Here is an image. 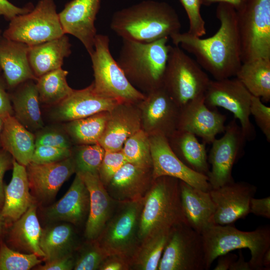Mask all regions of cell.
Segmentation results:
<instances>
[{
	"label": "cell",
	"mask_w": 270,
	"mask_h": 270,
	"mask_svg": "<svg viewBox=\"0 0 270 270\" xmlns=\"http://www.w3.org/2000/svg\"><path fill=\"white\" fill-rule=\"evenodd\" d=\"M64 32L54 0H40L30 12L10 21L2 35L32 46L58 38Z\"/></svg>",
	"instance_id": "30bf717a"
},
{
	"label": "cell",
	"mask_w": 270,
	"mask_h": 270,
	"mask_svg": "<svg viewBox=\"0 0 270 270\" xmlns=\"http://www.w3.org/2000/svg\"><path fill=\"white\" fill-rule=\"evenodd\" d=\"M187 224L180 200V180L162 176L154 179L144 200L138 228L140 242L150 234Z\"/></svg>",
	"instance_id": "277c9868"
},
{
	"label": "cell",
	"mask_w": 270,
	"mask_h": 270,
	"mask_svg": "<svg viewBox=\"0 0 270 270\" xmlns=\"http://www.w3.org/2000/svg\"><path fill=\"white\" fill-rule=\"evenodd\" d=\"M158 270H206L202 234L186 223L172 228Z\"/></svg>",
	"instance_id": "8fae6325"
},
{
	"label": "cell",
	"mask_w": 270,
	"mask_h": 270,
	"mask_svg": "<svg viewBox=\"0 0 270 270\" xmlns=\"http://www.w3.org/2000/svg\"><path fill=\"white\" fill-rule=\"evenodd\" d=\"M236 11L242 63L270 59V0H246Z\"/></svg>",
	"instance_id": "9c48e42d"
},
{
	"label": "cell",
	"mask_w": 270,
	"mask_h": 270,
	"mask_svg": "<svg viewBox=\"0 0 270 270\" xmlns=\"http://www.w3.org/2000/svg\"><path fill=\"white\" fill-rule=\"evenodd\" d=\"M75 256L70 254L50 261L45 262L44 264H40L34 268L36 270H74Z\"/></svg>",
	"instance_id": "7dc6e473"
},
{
	"label": "cell",
	"mask_w": 270,
	"mask_h": 270,
	"mask_svg": "<svg viewBox=\"0 0 270 270\" xmlns=\"http://www.w3.org/2000/svg\"><path fill=\"white\" fill-rule=\"evenodd\" d=\"M109 112H102L86 118L68 122L65 130L78 145L98 144L106 127Z\"/></svg>",
	"instance_id": "d590c367"
},
{
	"label": "cell",
	"mask_w": 270,
	"mask_h": 270,
	"mask_svg": "<svg viewBox=\"0 0 270 270\" xmlns=\"http://www.w3.org/2000/svg\"><path fill=\"white\" fill-rule=\"evenodd\" d=\"M171 229L158 231L142 240L130 260V269L158 270Z\"/></svg>",
	"instance_id": "e575fe53"
},
{
	"label": "cell",
	"mask_w": 270,
	"mask_h": 270,
	"mask_svg": "<svg viewBox=\"0 0 270 270\" xmlns=\"http://www.w3.org/2000/svg\"><path fill=\"white\" fill-rule=\"evenodd\" d=\"M72 44L66 34L43 43L30 46L28 58L37 78L62 68L64 58L72 53Z\"/></svg>",
	"instance_id": "f546056e"
},
{
	"label": "cell",
	"mask_w": 270,
	"mask_h": 270,
	"mask_svg": "<svg viewBox=\"0 0 270 270\" xmlns=\"http://www.w3.org/2000/svg\"><path fill=\"white\" fill-rule=\"evenodd\" d=\"M14 158L8 152L0 148V208L4 200V176L8 170L12 168Z\"/></svg>",
	"instance_id": "f907efd6"
},
{
	"label": "cell",
	"mask_w": 270,
	"mask_h": 270,
	"mask_svg": "<svg viewBox=\"0 0 270 270\" xmlns=\"http://www.w3.org/2000/svg\"><path fill=\"white\" fill-rule=\"evenodd\" d=\"M110 28L122 40L148 43L180 32L181 23L170 4L146 0L115 12Z\"/></svg>",
	"instance_id": "7a4b0ae2"
},
{
	"label": "cell",
	"mask_w": 270,
	"mask_h": 270,
	"mask_svg": "<svg viewBox=\"0 0 270 270\" xmlns=\"http://www.w3.org/2000/svg\"><path fill=\"white\" fill-rule=\"evenodd\" d=\"M4 124V118L0 117V135H1L2 130L3 129ZM0 148H1L0 142Z\"/></svg>",
	"instance_id": "91938a15"
},
{
	"label": "cell",
	"mask_w": 270,
	"mask_h": 270,
	"mask_svg": "<svg viewBox=\"0 0 270 270\" xmlns=\"http://www.w3.org/2000/svg\"><path fill=\"white\" fill-rule=\"evenodd\" d=\"M144 200L118 202V207L96 239L108 256H118L130 264L140 244L138 228Z\"/></svg>",
	"instance_id": "ba28073f"
},
{
	"label": "cell",
	"mask_w": 270,
	"mask_h": 270,
	"mask_svg": "<svg viewBox=\"0 0 270 270\" xmlns=\"http://www.w3.org/2000/svg\"><path fill=\"white\" fill-rule=\"evenodd\" d=\"M2 34V30L0 29V35ZM1 71H2V70H1V69H0V72Z\"/></svg>",
	"instance_id": "94428289"
},
{
	"label": "cell",
	"mask_w": 270,
	"mask_h": 270,
	"mask_svg": "<svg viewBox=\"0 0 270 270\" xmlns=\"http://www.w3.org/2000/svg\"><path fill=\"white\" fill-rule=\"evenodd\" d=\"M270 218V196L262 198H252L250 204V213Z\"/></svg>",
	"instance_id": "816d5d0a"
},
{
	"label": "cell",
	"mask_w": 270,
	"mask_h": 270,
	"mask_svg": "<svg viewBox=\"0 0 270 270\" xmlns=\"http://www.w3.org/2000/svg\"><path fill=\"white\" fill-rule=\"evenodd\" d=\"M75 256L74 270H96L108 256L96 240H87L78 247Z\"/></svg>",
	"instance_id": "60d3db41"
},
{
	"label": "cell",
	"mask_w": 270,
	"mask_h": 270,
	"mask_svg": "<svg viewBox=\"0 0 270 270\" xmlns=\"http://www.w3.org/2000/svg\"><path fill=\"white\" fill-rule=\"evenodd\" d=\"M234 118L226 126L224 136L211 144L208 156L210 169L208 174L211 188H216L234 180V165L244 154L246 139L240 126Z\"/></svg>",
	"instance_id": "4fadbf2b"
},
{
	"label": "cell",
	"mask_w": 270,
	"mask_h": 270,
	"mask_svg": "<svg viewBox=\"0 0 270 270\" xmlns=\"http://www.w3.org/2000/svg\"><path fill=\"white\" fill-rule=\"evenodd\" d=\"M216 14L220 26L212 36L202 38L180 32L170 38L174 46L192 54L215 80L235 77L242 64L236 11L231 5L220 2Z\"/></svg>",
	"instance_id": "6da1fadb"
},
{
	"label": "cell",
	"mask_w": 270,
	"mask_h": 270,
	"mask_svg": "<svg viewBox=\"0 0 270 270\" xmlns=\"http://www.w3.org/2000/svg\"><path fill=\"white\" fill-rule=\"evenodd\" d=\"M210 80L198 63L180 46L170 45L162 87L180 108L204 96Z\"/></svg>",
	"instance_id": "52a82bcc"
},
{
	"label": "cell",
	"mask_w": 270,
	"mask_h": 270,
	"mask_svg": "<svg viewBox=\"0 0 270 270\" xmlns=\"http://www.w3.org/2000/svg\"><path fill=\"white\" fill-rule=\"evenodd\" d=\"M262 264L264 270H270V248L264 254L262 260Z\"/></svg>",
	"instance_id": "680465c9"
},
{
	"label": "cell",
	"mask_w": 270,
	"mask_h": 270,
	"mask_svg": "<svg viewBox=\"0 0 270 270\" xmlns=\"http://www.w3.org/2000/svg\"><path fill=\"white\" fill-rule=\"evenodd\" d=\"M8 226V224L2 216L1 208H0V244L4 240L3 239L6 234Z\"/></svg>",
	"instance_id": "6f0895ef"
},
{
	"label": "cell",
	"mask_w": 270,
	"mask_h": 270,
	"mask_svg": "<svg viewBox=\"0 0 270 270\" xmlns=\"http://www.w3.org/2000/svg\"><path fill=\"white\" fill-rule=\"evenodd\" d=\"M78 174L84 180L90 194V207L84 230L86 240H96L115 208L114 201L107 192L98 174Z\"/></svg>",
	"instance_id": "cb8c5ba5"
},
{
	"label": "cell",
	"mask_w": 270,
	"mask_h": 270,
	"mask_svg": "<svg viewBox=\"0 0 270 270\" xmlns=\"http://www.w3.org/2000/svg\"><path fill=\"white\" fill-rule=\"evenodd\" d=\"M189 20L188 32L190 34L202 37L206 34L205 22L200 13L202 4L200 0H180Z\"/></svg>",
	"instance_id": "7bdbcfd3"
},
{
	"label": "cell",
	"mask_w": 270,
	"mask_h": 270,
	"mask_svg": "<svg viewBox=\"0 0 270 270\" xmlns=\"http://www.w3.org/2000/svg\"><path fill=\"white\" fill-rule=\"evenodd\" d=\"M171 148L191 170L208 176L210 168L206 144L200 143L194 134L176 130L168 138Z\"/></svg>",
	"instance_id": "1f68e13d"
},
{
	"label": "cell",
	"mask_w": 270,
	"mask_h": 270,
	"mask_svg": "<svg viewBox=\"0 0 270 270\" xmlns=\"http://www.w3.org/2000/svg\"><path fill=\"white\" fill-rule=\"evenodd\" d=\"M121 102L109 112L104 132L98 144L106 151L122 150L125 142L141 129L139 107Z\"/></svg>",
	"instance_id": "7402d4cb"
},
{
	"label": "cell",
	"mask_w": 270,
	"mask_h": 270,
	"mask_svg": "<svg viewBox=\"0 0 270 270\" xmlns=\"http://www.w3.org/2000/svg\"><path fill=\"white\" fill-rule=\"evenodd\" d=\"M140 103L141 128L148 136L160 134L168 138L178 130L180 108L162 86L148 92Z\"/></svg>",
	"instance_id": "9a60e30c"
},
{
	"label": "cell",
	"mask_w": 270,
	"mask_h": 270,
	"mask_svg": "<svg viewBox=\"0 0 270 270\" xmlns=\"http://www.w3.org/2000/svg\"><path fill=\"white\" fill-rule=\"evenodd\" d=\"M38 206L34 202L19 218L8 226L5 242L16 251L34 254L42 260L44 254L40 245L42 228L37 214Z\"/></svg>",
	"instance_id": "484cf974"
},
{
	"label": "cell",
	"mask_w": 270,
	"mask_h": 270,
	"mask_svg": "<svg viewBox=\"0 0 270 270\" xmlns=\"http://www.w3.org/2000/svg\"><path fill=\"white\" fill-rule=\"evenodd\" d=\"M120 103L98 93L92 83L84 88L74 90L67 98L55 106L52 116L58 121L70 122L110 112Z\"/></svg>",
	"instance_id": "ffe728a7"
},
{
	"label": "cell",
	"mask_w": 270,
	"mask_h": 270,
	"mask_svg": "<svg viewBox=\"0 0 270 270\" xmlns=\"http://www.w3.org/2000/svg\"><path fill=\"white\" fill-rule=\"evenodd\" d=\"M29 49L24 43L0 35V68L8 90L26 80L38 79L29 64Z\"/></svg>",
	"instance_id": "d4e9b609"
},
{
	"label": "cell",
	"mask_w": 270,
	"mask_h": 270,
	"mask_svg": "<svg viewBox=\"0 0 270 270\" xmlns=\"http://www.w3.org/2000/svg\"><path fill=\"white\" fill-rule=\"evenodd\" d=\"M104 153V149L98 144L79 145L72 152L76 173L98 174Z\"/></svg>",
	"instance_id": "f35d334b"
},
{
	"label": "cell",
	"mask_w": 270,
	"mask_h": 270,
	"mask_svg": "<svg viewBox=\"0 0 270 270\" xmlns=\"http://www.w3.org/2000/svg\"><path fill=\"white\" fill-rule=\"evenodd\" d=\"M236 78L250 94L270 101V59L258 58L242 63Z\"/></svg>",
	"instance_id": "836d02e7"
},
{
	"label": "cell",
	"mask_w": 270,
	"mask_h": 270,
	"mask_svg": "<svg viewBox=\"0 0 270 270\" xmlns=\"http://www.w3.org/2000/svg\"><path fill=\"white\" fill-rule=\"evenodd\" d=\"M206 270L210 268L220 256L234 250L248 248L251 257L248 261L252 270H264L262 256L270 248V226L265 225L250 232L242 231L232 224H211L201 234Z\"/></svg>",
	"instance_id": "5b68a950"
},
{
	"label": "cell",
	"mask_w": 270,
	"mask_h": 270,
	"mask_svg": "<svg viewBox=\"0 0 270 270\" xmlns=\"http://www.w3.org/2000/svg\"><path fill=\"white\" fill-rule=\"evenodd\" d=\"M14 116L10 92L3 74H0V117Z\"/></svg>",
	"instance_id": "681fc988"
},
{
	"label": "cell",
	"mask_w": 270,
	"mask_h": 270,
	"mask_svg": "<svg viewBox=\"0 0 270 270\" xmlns=\"http://www.w3.org/2000/svg\"><path fill=\"white\" fill-rule=\"evenodd\" d=\"M36 146L72 149L71 140L66 132L54 128L39 132L35 136Z\"/></svg>",
	"instance_id": "f6af8a7d"
},
{
	"label": "cell",
	"mask_w": 270,
	"mask_h": 270,
	"mask_svg": "<svg viewBox=\"0 0 270 270\" xmlns=\"http://www.w3.org/2000/svg\"><path fill=\"white\" fill-rule=\"evenodd\" d=\"M238 257L231 264L229 270H252L248 262H246L242 250L238 252Z\"/></svg>",
	"instance_id": "11a10c76"
},
{
	"label": "cell",
	"mask_w": 270,
	"mask_h": 270,
	"mask_svg": "<svg viewBox=\"0 0 270 270\" xmlns=\"http://www.w3.org/2000/svg\"><path fill=\"white\" fill-rule=\"evenodd\" d=\"M42 261L34 254L22 253L10 248L4 240L0 244V270H28Z\"/></svg>",
	"instance_id": "ab89813d"
},
{
	"label": "cell",
	"mask_w": 270,
	"mask_h": 270,
	"mask_svg": "<svg viewBox=\"0 0 270 270\" xmlns=\"http://www.w3.org/2000/svg\"><path fill=\"white\" fill-rule=\"evenodd\" d=\"M202 5L209 6L214 3L224 2L233 6L236 10H239L246 0H200Z\"/></svg>",
	"instance_id": "9f6ffc18"
},
{
	"label": "cell",
	"mask_w": 270,
	"mask_h": 270,
	"mask_svg": "<svg viewBox=\"0 0 270 270\" xmlns=\"http://www.w3.org/2000/svg\"><path fill=\"white\" fill-rule=\"evenodd\" d=\"M250 115L265 136L267 142H270V108L264 103L258 97L252 96L250 107Z\"/></svg>",
	"instance_id": "bcb514c9"
},
{
	"label": "cell",
	"mask_w": 270,
	"mask_h": 270,
	"mask_svg": "<svg viewBox=\"0 0 270 270\" xmlns=\"http://www.w3.org/2000/svg\"><path fill=\"white\" fill-rule=\"evenodd\" d=\"M226 117L205 104L204 96L189 102L180 108L178 130L186 131L211 144L226 129Z\"/></svg>",
	"instance_id": "d6986e66"
},
{
	"label": "cell",
	"mask_w": 270,
	"mask_h": 270,
	"mask_svg": "<svg viewBox=\"0 0 270 270\" xmlns=\"http://www.w3.org/2000/svg\"><path fill=\"white\" fill-rule=\"evenodd\" d=\"M257 188L245 182L234 181L209 190L214 204L212 222L220 225L232 224L250 213V200Z\"/></svg>",
	"instance_id": "e0dca14e"
},
{
	"label": "cell",
	"mask_w": 270,
	"mask_h": 270,
	"mask_svg": "<svg viewBox=\"0 0 270 270\" xmlns=\"http://www.w3.org/2000/svg\"><path fill=\"white\" fill-rule=\"evenodd\" d=\"M154 180L152 168H144L126 162L105 188L116 202L134 201L145 197Z\"/></svg>",
	"instance_id": "603a6c76"
},
{
	"label": "cell",
	"mask_w": 270,
	"mask_h": 270,
	"mask_svg": "<svg viewBox=\"0 0 270 270\" xmlns=\"http://www.w3.org/2000/svg\"><path fill=\"white\" fill-rule=\"evenodd\" d=\"M34 8L30 3L21 8L14 5L8 0H0V16L10 21L17 16L30 12Z\"/></svg>",
	"instance_id": "c3c4849f"
},
{
	"label": "cell",
	"mask_w": 270,
	"mask_h": 270,
	"mask_svg": "<svg viewBox=\"0 0 270 270\" xmlns=\"http://www.w3.org/2000/svg\"><path fill=\"white\" fill-rule=\"evenodd\" d=\"M10 92L14 116L31 132L42 129L44 123L35 80H26Z\"/></svg>",
	"instance_id": "f1b7e54d"
},
{
	"label": "cell",
	"mask_w": 270,
	"mask_h": 270,
	"mask_svg": "<svg viewBox=\"0 0 270 270\" xmlns=\"http://www.w3.org/2000/svg\"><path fill=\"white\" fill-rule=\"evenodd\" d=\"M68 74L60 68L38 78L36 84L41 103L56 106L73 92L66 80Z\"/></svg>",
	"instance_id": "8d00e7d4"
},
{
	"label": "cell",
	"mask_w": 270,
	"mask_h": 270,
	"mask_svg": "<svg viewBox=\"0 0 270 270\" xmlns=\"http://www.w3.org/2000/svg\"><path fill=\"white\" fill-rule=\"evenodd\" d=\"M126 162L122 150H105L104 156L98 170V177L104 186Z\"/></svg>",
	"instance_id": "b9f144b4"
},
{
	"label": "cell",
	"mask_w": 270,
	"mask_h": 270,
	"mask_svg": "<svg viewBox=\"0 0 270 270\" xmlns=\"http://www.w3.org/2000/svg\"><path fill=\"white\" fill-rule=\"evenodd\" d=\"M102 0H72L58 14L65 34L78 38L90 56L96 34L95 21Z\"/></svg>",
	"instance_id": "ac0fdd59"
},
{
	"label": "cell",
	"mask_w": 270,
	"mask_h": 270,
	"mask_svg": "<svg viewBox=\"0 0 270 270\" xmlns=\"http://www.w3.org/2000/svg\"><path fill=\"white\" fill-rule=\"evenodd\" d=\"M122 152L127 162L152 168L149 136L142 128L125 142Z\"/></svg>",
	"instance_id": "74e56055"
},
{
	"label": "cell",
	"mask_w": 270,
	"mask_h": 270,
	"mask_svg": "<svg viewBox=\"0 0 270 270\" xmlns=\"http://www.w3.org/2000/svg\"><path fill=\"white\" fill-rule=\"evenodd\" d=\"M181 204L188 224L200 234L212 224L214 204L209 191L180 180Z\"/></svg>",
	"instance_id": "83f0119b"
},
{
	"label": "cell",
	"mask_w": 270,
	"mask_h": 270,
	"mask_svg": "<svg viewBox=\"0 0 270 270\" xmlns=\"http://www.w3.org/2000/svg\"><path fill=\"white\" fill-rule=\"evenodd\" d=\"M34 202L26 168L14 159L12 179L8 185H4V200L1 208L2 216L8 225L19 218Z\"/></svg>",
	"instance_id": "4316f807"
},
{
	"label": "cell",
	"mask_w": 270,
	"mask_h": 270,
	"mask_svg": "<svg viewBox=\"0 0 270 270\" xmlns=\"http://www.w3.org/2000/svg\"><path fill=\"white\" fill-rule=\"evenodd\" d=\"M148 136L154 180L162 176H170L196 188L209 191L211 188L208 176L197 172L184 164L172 151L166 136L160 134Z\"/></svg>",
	"instance_id": "5bb4252c"
},
{
	"label": "cell",
	"mask_w": 270,
	"mask_h": 270,
	"mask_svg": "<svg viewBox=\"0 0 270 270\" xmlns=\"http://www.w3.org/2000/svg\"><path fill=\"white\" fill-rule=\"evenodd\" d=\"M130 269V262L116 255L108 256L99 268L100 270H128Z\"/></svg>",
	"instance_id": "f5cc1de1"
},
{
	"label": "cell",
	"mask_w": 270,
	"mask_h": 270,
	"mask_svg": "<svg viewBox=\"0 0 270 270\" xmlns=\"http://www.w3.org/2000/svg\"><path fill=\"white\" fill-rule=\"evenodd\" d=\"M169 38L142 43L122 40L117 62L130 82L147 92L163 86Z\"/></svg>",
	"instance_id": "3957f363"
},
{
	"label": "cell",
	"mask_w": 270,
	"mask_h": 270,
	"mask_svg": "<svg viewBox=\"0 0 270 270\" xmlns=\"http://www.w3.org/2000/svg\"><path fill=\"white\" fill-rule=\"evenodd\" d=\"M108 36L97 34L94 50L90 56L94 72L92 82L100 94L120 102L135 104L142 100L146 96L130 82L113 58L110 50Z\"/></svg>",
	"instance_id": "8992f818"
},
{
	"label": "cell",
	"mask_w": 270,
	"mask_h": 270,
	"mask_svg": "<svg viewBox=\"0 0 270 270\" xmlns=\"http://www.w3.org/2000/svg\"><path fill=\"white\" fill-rule=\"evenodd\" d=\"M90 207L88 190L80 176L75 178L64 195L58 201L46 207L42 216L49 222H64L81 224L88 217Z\"/></svg>",
	"instance_id": "44dd1931"
},
{
	"label": "cell",
	"mask_w": 270,
	"mask_h": 270,
	"mask_svg": "<svg viewBox=\"0 0 270 270\" xmlns=\"http://www.w3.org/2000/svg\"><path fill=\"white\" fill-rule=\"evenodd\" d=\"M218 260L214 270H229L231 264L236 260L238 256L230 252L218 257Z\"/></svg>",
	"instance_id": "db71d44e"
},
{
	"label": "cell",
	"mask_w": 270,
	"mask_h": 270,
	"mask_svg": "<svg viewBox=\"0 0 270 270\" xmlns=\"http://www.w3.org/2000/svg\"><path fill=\"white\" fill-rule=\"evenodd\" d=\"M0 142L1 148L18 164L26 166L31 162L36 146L35 136L14 116L4 118Z\"/></svg>",
	"instance_id": "4dcf8cb0"
},
{
	"label": "cell",
	"mask_w": 270,
	"mask_h": 270,
	"mask_svg": "<svg viewBox=\"0 0 270 270\" xmlns=\"http://www.w3.org/2000/svg\"><path fill=\"white\" fill-rule=\"evenodd\" d=\"M26 168L30 192L38 205L51 202L64 182L76 173L72 156L52 163L30 162Z\"/></svg>",
	"instance_id": "2e32d148"
},
{
	"label": "cell",
	"mask_w": 270,
	"mask_h": 270,
	"mask_svg": "<svg viewBox=\"0 0 270 270\" xmlns=\"http://www.w3.org/2000/svg\"><path fill=\"white\" fill-rule=\"evenodd\" d=\"M70 148L36 146L30 162L46 164L59 162L72 156Z\"/></svg>",
	"instance_id": "ee69618b"
},
{
	"label": "cell",
	"mask_w": 270,
	"mask_h": 270,
	"mask_svg": "<svg viewBox=\"0 0 270 270\" xmlns=\"http://www.w3.org/2000/svg\"><path fill=\"white\" fill-rule=\"evenodd\" d=\"M40 245L44 262L74 254L78 247L72 224L64 222L42 228Z\"/></svg>",
	"instance_id": "d6a6232c"
},
{
	"label": "cell",
	"mask_w": 270,
	"mask_h": 270,
	"mask_svg": "<svg viewBox=\"0 0 270 270\" xmlns=\"http://www.w3.org/2000/svg\"><path fill=\"white\" fill-rule=\"evenodd\" d=\"M252 95L236 77L210 80L204 94L205 104L214 108H224L238 120L246 140L254 139L256 132L250 120Z\"/></svg>",
	"instance_id": "7c38bea8"
}]
</instances>
